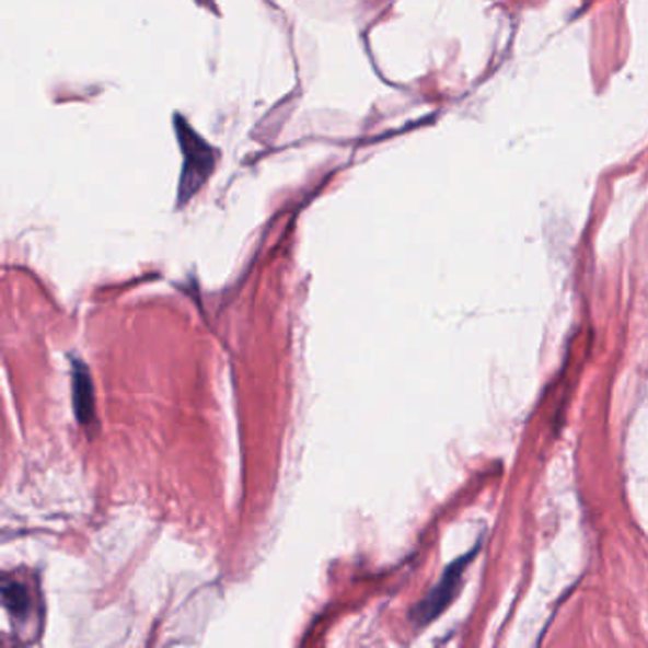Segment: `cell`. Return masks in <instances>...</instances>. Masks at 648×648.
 <instances>
[{
	"label": "cell",
	"instance_id": "obj_1",
	"mask_svg": "<svg viewBox=\"0 0 648 648\" xmlns=\"http://www.w3.org/2000/svg\"><path fill=\"white\" fill-rule=\"evenodd\" d=\"M175 130L185 157L180 181V204H187L188 198L202 187L209 173L213 172L217 152L181 116H175Z\"/></svg>",
	"mask_w": 648,
	"mask_h": 648
},
{
	"label": "cell",
	"instance_id": "obj_2",
	"mask_svg": "<svg viewBox=\"0 0 648 648\" xmlns=\"http://www.w3.org/2000/svg\"><path fill=\"white\" fill-rule=\"evenodd\" d=\"M472 559H474V552L464 555L461 559H456L451 567H447L440 582L436 583L432 591L413 609L410 618L415 620L418 626H425V624L438 618L445 611L447 605L453 601L454 595L461 590L462 577L468 569Z\"/></svg>",
	"mask_w": 648,
	"mask_h": 648
},
{
	"label": "cell",
	"instance_id": "obj_3",
	"mask_svg": "<svg viewBox=\"0 0 648 648\" xmlns=\"http://www.w3.org/2000/svg\"><path fill=\"white\" fill-rule=\"evenodd\" d=\"M72 404L80 425L90 426L94 423V386L86 366L80 360H72Z\"/></svg>",
	"mask_w": 648,
	"mask_h": 648
},
{
	"label": "cell",
	"instance_id": "obj_4",
	"mask_svg": "<svg viewBox=\"0 0 648 648\" xmlns=\"http://www.w3.org/2000/svg\"><path fill=\"white\" fill-rule=\"evenodd\" d=\"M2 599H4V606L14 618H27L31 609V595L30 590L23 583L4 578Z\"/></svg>",
	"mask_w": 648,
	"mask_h": 648
}]
</instances>
